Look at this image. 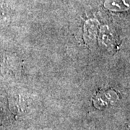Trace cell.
<instances>
[{
    "instance_id": "1",
    "label": "cell",
    "mask_w": 130,
    "mask_h": 130,
    "mask_svg": "<svg viewBox=\"0 0 130 130\" xmlns=\"http://www.w3.org/2000/svg\"><path fill=\"white\" fill-rule=\"evenodd\" d=\"M106 6L112 9H125L129 6L128 0H108Z\"/></svg>"
}]
</instances>
